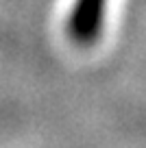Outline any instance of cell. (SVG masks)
Segmentation results:
<instances>
[{"mask_svg": "<svg viewBox=\"0 0 146 148\" xmlns=\"http://www.w3.org/2000/svg\"><path fill=\"white\" fill-rule=\"evenodd\" d=\"M107 0H74L68 18V35L79 46H90L98 39L105 20Z\"/></svg>", "mask_w": 146, "mask_h": 148, "instance_id": "6da1fadb", "label": "cell"}]
</instances>
